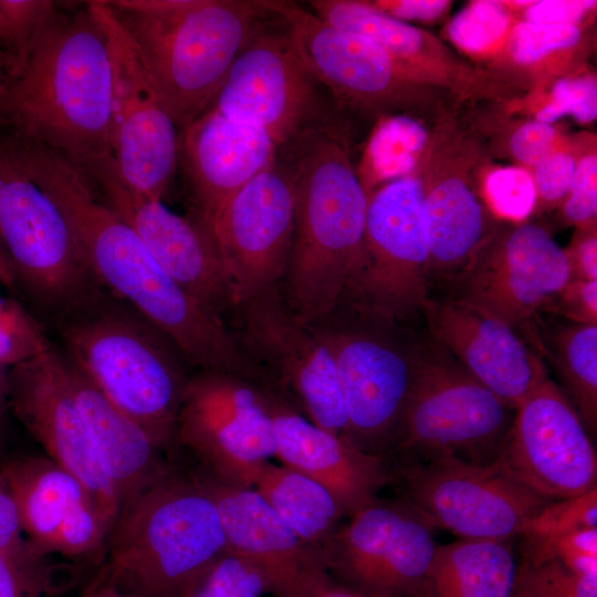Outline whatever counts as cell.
<instances>
[{
    "label": "cell",
    "mask_w": 597,
    "mask_h": 597,
    "mask_svg": "<svg viewBox=\"0 0 597 597\" xmlns=\"http://www.w3.org/2000/svg\"><path fill=\"white\" fill-rule=\"evenodd\" d=\"M226 552L213 501L191 471L172 468L122 507L92 583L132 597H188Z\"/></svg>",
    "instance_id": "cell-6"
},
{
    "label": "cell",
    "mask_w": 597,
    "mask_h": 597,
    "mask_svg": "<svg viewBox=\"0 0 597 597\" xmlns=\"http://www.w3.org/2000/svg\"><path fill=\"white\" fill-rule=\"evenodd\" d=\"M495 460L548 501L578 496L597 488L591 436L566 394L549 378L515 409Z\"/></svg>",
    "instance_id": "cell-17"
},
{
    "label": "cell",
    "mask_w": 597,
    "mask_h": 597,
    "mask_svg": "<svg viewBox=\"0 0 597 597\" xmlns=\"http://www.w3.org/2000/svg\"><path fill=\"white\" fill-rule=\"evenodd\" d=\"M234 318V338L265 387L316 426L345 436L346 415L329 349L292 312L280 285L243 302Z\"/></svg>",
    "instance_id": "cell-11"
},
{
    "label": "cell",
    "mask_w": 597,
    "mask_h": 597,
    "mask_svg": "<svg viewBox=\"0 0 597 597\" xmlns=\"http://www.w3.org/2000/svg\"><path fill=\"white\" fill-rule=\"evenodd\" d=\"M44 559L0 552V597H49L51 570Z\"/></svg>",
    "instance_id": "cell-45"
},
{
    "label": "cell",
    "mask_w": 597,
    "mask_h": 597,
    "mask_svg": "<svg viewBox=\"0 0 597 597\" xmlns=\"http://www.w3.org/2000/svg\"><path fill=\"white\" fill-rule=\"evenodd\" d=\"M56 10V2L51 0H0V55L10 64L13 77Z\"/></svg>",
    "instance_id": "cell-35"
},
{
    "label": "cell",
    "mask_w": 597,
    "mask_h": 597,
    "mask_svg": "<svg viewBox=\"0 0 597 597\" xmlns=\"http://www.w3.org/2000/svg\"><path fill=\"white\" fill-rule=\"evenodd\" d=\"M8 407L42 446L46 457L86 486L114 525L121 503L69 387L63 353L52 347L10 368Z\"/></svg>",
    "instance_id": "cell-21"
},
{
    "label": "cell",
    "mask_w": 597,
    "mask_h": 597,
    "mask_svg": "<svg viewBox=\"0 0 597 597\" xmlns=\"http://www.w3.org/2000/svg\"><path fill=\"white\" fill-rule=\"evenodd\" d=\"M324 22L371 40L416 70L428 46L427 35L371 3L350 0L310 1Z\"/></svg>",
    "instance_id": "cell-32"
},
{
    "label": "cell",
    "mask_w": 597,
    "mask_h": 597,
    "mask_svg": "<svg viewBox=\"0 0 597 597\" xmlns=\"http://www.w3.org/2000/svg\"><path fill=\"white\" fill-rule=\"evenodd\" d=\"M0 285H3L10 290H14V287L17 286L12 269L4 254V251L1 244H0Z\"/></svg>",
    "instance_id": "cell-56"
},
{
    "label": "cell",
    "mask_w": 597,
    "mask_h": 597,
    "mask_svg": "<svg viewBox=\"0 0 597 597\" xmlns=\"http://www.w3.org/2000/svg\"><path fill=\"white\" fill-rule=\"evenodd\" d=\"M484 198L494 216L522 222L533 212L537 192L532 174L521 167H502L488 174Z\"/></svg>",
    "instance_id": "cell-39"
},
{
    "label": "cell",
    "mask_w": 597,
    "mask_h": 597,
    "mask_svg": "<svg viewBox=\"0 0 597 597\" xmlns=\"http://www.w3.org/2000/svg\"><path fill=\"white\" fill-rule=\"evenodd\" d=\"M276 145L263 130L234 122L212 107L179 137L192 211L210 226L243 186L275 163Z\"/></svg>",
    "instance_id": "cell-27"
},
{
    "label": "cell",
    "mask_w": 597,
    "mask_h": 597,
    "mask_svg": "<svg viewBox=\"0 0 597 597\" xmlns=\"http://www.w3.org/2000/svg\"><path fill=\"white\" fill-rule=\"evenodd\" d=\"M63 356L69 387L97 458L123 507L165 476L172 467L137 423Z\"/></svg>",
    "instance_id": "cell-28"
},
{
    "label": "cell",
    "mask_w": 597,
    "mask_h": 597,
    "mask_svg": "<svg viewBox=\"0 0 597 597\" xmlns=\"http://www.w3.org/2000/svg\"><path fill=\"white\" fill-rule=\"evenodd\" d=\"M0 552L19 557L45 558L30 546L19 517L15 500L0 473Z\"/></svg>",
    "instance_id": "cell-49"
},
{
    "label": "cell",
    "mask_w": 597,
    "mask_h": 597,
    "mask_svg": "<svg viewBox=\"0 0 597 597\" xmlns=\"http://www.w3.org/2000/svg\"><path fill=\"white\" fill-rule=\"evenodd\" d=\"M213 501L227 551L258 567L274 597H303L329 575L323 549L303 542L253 489L191 471Z\"/></svg>",
    "instance_id": "cell-24"
},
{
    "label": "cell",
    "mask_w": 597,
    "mask_h": 597,
    "mask_svg": "<svg viewBox=\"0 0 597 597\" xmlns=\"http://www.w3.org/2000/svg\"><path fill=\"white\" fill-rule=\"evenodd\" d=\"M98 198L137 234L160 268L224 320L233 296L212 229L191 212L179 216L118 176L113 158L86 175Z\"/></svg>",
    "instance_id": "cell-18"
},
{
    "label": "cell",
    "mask_w": 597,
    "mask_h": 597,
    "mask_svg": "<svg viewBox=\"0 0 597 597\" xmlns=\"http://www.w3.org/2000/svg\"><path fill=\"white\" fill-rule=\"evenodd\" d=\"M180 130L212 104L269 14L263 0H106Z\"/></svg>",
    "instance_id": "cell-5"
},
{
    "label": "cell",
    "mask_w": 597,
    "mask_h": 597,
    "mask_svg": "<svg viewBox=\"0 0 597 597\" xmlns=\"http://www.w3.org/2000/svg\"><path fill=\"white\" fill-rule=\"evenodd\" d=\"M597 213V156L583 157L576 164L574 177L563 202V218L575 226H587Z\"/></svg>",
    "instance_id": "cell-46"
},
{
    "label": "cell",
    "mask_w": 597,
    "mask_h": 597,
    "mask_svg": "<svg viewBox=\"0 0 597 597\" xmlns=\"http://www.w3.org/2000/svg\"><path fill=\"white\" fill-rule=\"evenodd\" d=\"M294 212L292 176L275 160L233 195L212 221L235 310L280 283L291 249Z\"/></svg>",
    "instance_id": "cell-19"
},
{
    "label": "cell",
    "mask_w": 597,
    "mask_h": 597,
    "mask_svg": "<svg viewBox=\"0 0 597 597\" xmlns=\"http://www.w3.org/2000/svg\"><path fill=\"white\" fill-rule=\"evenodd\" d=\"M570 280H597V237L593 223L580 227L570 245L564 250Z\"/></svg>",
    "instance_id": "cell-52"
},
{
    "label": "cell",
    "mask_w": 597,
    "mask_h": 597,
    "mask_svg": "<svg viewBox=\"0 0 597 597\" xmlns=\"http://www.w3.org/2000/svg\"><path fill=\"white\" fill-rule=\"evenodd\" d=\"M515 584L533 597H597V575H583L558 561L517 565Z\"/></svg>",
    "instance_id": "cell-42"
},
{
    "label": "cell",
    "mask_w": 597,
    "mask_h": 597,
    "mask_svg": "<svg viewBox=\"0 0 597 597\" xmlns=\"http://www.w3.org/2000/svg\"><path fill=\"white\" fill-rule=\"evenodd\" d=\"M421 312L434 344L512 409L548 378L540 352L504 322L451 298L428 297Z\"/></svg>",
    "instance_id": "cell-25"
},
{
    "label": "cell",
    "mask_w": 597,
    "mask_h": 597,
    "mask_svg": "<svg viewBox=\"0 0 597 597\" xmlns=\"http://www.w3.org/2000/svg\"><path fill=\"white\" fill-rule=\"evenodd\" d=\"M0 56H1V55H0ZM1 57H3V56H1ZM3 59H4V57H3ZM4 60H6V59H4ZM6 61H7V60H6Z\"/></svg>",
    "instance_id": "cell-60"
},
{
    "label": "cell",
    "mask_w": 597,
    "mask_h": 597,
    "mask_svg": "<svg viewBox=\"0 0 597 597\" xmlns=\"http://www.w3.org/2000/svg\"><path fill=\"white\" fill-rule=\"evenodd\" d=\"M102 27L112 67L111 150L121 179L163 200L179 159L177 126L130 35L106 0L86 1Z\"/></svg>",
    "instance_id": "cell-13"
},
{
    "label": "cell",
    "mask_w": 597,
    "mask_h": 597,
    "mask_svg": "<svg viewBox=\"0 0 597 597\" xmlns=\"http://www.w3.org/2000/svg\"><path fill=\"white\" fill-rule=\"evenodd\" d=\"M510 597H533L527 591H525L523 588L514 584L513 591Z\"/></svg>",
    "instance_id": "cell-59"
},
{
    "label": "cell",
    "mask_w": 597,
    "mask_h": 597,
    "mask_svg": "<svg viewBox=\"0 0 597 597\" xmlns=\"http://www.w3.org/2000/svg\"><path fill=\"white\" fill-rule=\"evenodd\" d=\"M402 500L433 527L460 538L512 541L551 501L514 479L496 461L438 458L404 468Z\"/></svg>",
    "instance_id": "cell-15"
},
{
    "label": "cell",
    "mask_w": 597,
    "mask_h": 597,
    "mask_svg": "<svg viewBox=\"0 0 597 597\" xmlns=\"http://www.w3.org/2000/svg\"><path fill=\"white\" fill-rule=\"evenodd\" d=\"M551 358L590 436L597 428V324L572 323L553 334Z\"/></svg>",
    "instance_id": "cell-33"
},
{
    "label": "cell",
    "mask_w": 597,
    "mask_h": 597,
    "mask_svg": "<svg viewBox=\"0 0 597 597\" xmlns=\"http://www.w3.org/2000/svg\"><path fill=\"white\" fill-rule=\"evenodd\" d=\"M269 593L263 573L247 559L226 552L188 597H261Z\"/></svg>",
    "instance_id": "cell-38"
},
{
    "label": "cell",
    "mask_w": 597,
    "mask_h": 597,
    "mask_svg": "<svg viewBox=\"0 0 597 597\" xmlns=\"http://www.w3.org/2000/svg\"><path fill=\"white\" fill-rule=\"evenodd\" d=\"M387 14L401 20L430 21L442 15L449 7L444 0L377 1L373 4Z\"/></svg>",
    "instance_id": "cell-53"
},
{
    "label": "cell",
    "mask_w": 597,
    "mask_h": 597,
    "mask_svg": "<svg viewBox=\"0 0 597 597\" xmlns=\"http://www.w3.org/2000/svg\"><path fill=\"white\" fill-rule=\"evenodd\" d=\"M423 193L408 176L368 195L363 249L339 304L398 324L421 312L430 287Z\"/></svg>",
    "instance_id": "cell-10"
},
{
    "label": "cell",
    "mask_w": 597,
    "mask_h": 597,
    "mask_svg": "<svg viewBox=\"0 0 597 597\" xmlns=\"http://www.w3.org/2000/svg\"><path fill=\"white\" fill-rule=\"evenodd\" d=\"M0 473L39 556L104 559L113 525L76 476L49 457L32 454L3 459Z\"/></svg>",
    "instance_id": "cell-22"
},
{
    "label": "cell",
    "mask_w": 597,
    "mask_h": 597,
    "mask_svg": "<svg viewBox=\"0 0 597 597\" xmlns=\"http://www.w3.org/2000/svg\"><path fill=\"white\" fill-rule=\"evenodd\" d=\"M549 311L578 324H597V280H570Z\"/></svg>",
    "instance_id": "cell-48"
},
{
    "label": "cell",
    "mask_w": 597,
    "mask_h": 597,
    "mask_svg": "<svg viewBox=\"0 0 597 597\" xmlns=\"http://www.w3.org/2000/svg\"><path fill=\"white\" fill-rule=\"evenodd\" d=\"M8 374L9 368L0 364V426L8 406Z\"/></svg>",
    "instance_id": "cell-57"
},
{
    "label": "cell",
    "mask_w": 597,
    "mask_h": 597,
    "mask_svg": "<svg viewBox=\"0 0 597 597\" xmlns=\"http://www.w3.org/2000/svg\"><path fill=\"white\" fill-rule=\"evenodd\" d=\"M523 547V562L530 565L558 561L575 573L597 575V527L524 542Z\"/></svg>",
    "instance_id": "cell-41"
},
{
    "label": "cell",
    "mask_w": 597,
    "mask_h": 597,
    "mask_svg": "<svg viewBox=\"0 0 597 597\" xmlns=\"http://www.w3.org/2000/svg\"><path fill=\"white\" fill-rule=\"evenodd\" d=\"M423 189L421 220L430 284L433 280L454 282L495 229L460 176H446Z\"/></svg>",
    "instance_id": "cell-29"
},
{
    "label": "cell",
    "mask_w": 597,
    "mask_h": 597,
    "mask_svg": "<svg viewBox=\"0 0 597 597\" xmlns=\"http://www.w3.org/2000/svg\"><path fill=\"white\" fill-rule=\"evenodd\" d=\"M176 439L217 478L252 488L275 453L270 390L230 373L197 371L184 391Z\"/></svg>",
    "instance_id": "cell-12"
},
{
    "label": "cell",
    "mask_w": 597,
    "mask_h": 597,
    "mask_svg": "<svg viewBox=\"0 0 597 597\" xmlns=\"http://www.w3.org/2000/svg\"><path fill=\"white\" fill-rule=\"evenodd\" d=\"M286 145L295 212L279 285L292 312L313 323L342 302L363 249L368 195L337 126L320 119Z\"/></svg>",
    "instance_id": "cell-3"
},
{
    "label": "cell",
    "mask_w": 597,
    "mask_h": 597,
    "mask_svg": "<svg viewBox=\"0 0 597 597\" xmlns=\"http://www.w3.org/2000/svg\"><path fill=\"white\" fill-rule=\"evenodd\" d=\"M596 6L591 0L533 1L525 10L528 22L546 24H576Z\"/></svg>",
    "instance_id": "cell-51"
},
{
    "label": "cell",
    "mask_w": 597,
    "mask_h": 597,
    "mask_svg": "<svg viewBox=\"0 0 597 597\" xmlns=\"http://www.w3.org/2000/svg\"><path fill=\"white\" fill-rule=\"evenodd\" d=\"M9 142L32 180L63 213L78 253L100 286L166 334L189 365L263 383L226 321L160 268L81 170L35 140L11 134Z\"/></svg>",
    "instance_id": "cell-1"
},
{
    "label": "cell",
    "mask_w": 597,
    "mask_h": 597,
    "mask_svg": "<svg viewBox=\"0 0 597 597\" xmlns=\"http://www.w3.org/2000/svg\"><path fill=\"white\" fill-rule=\"evenodd\" d=\"M597 527V488L578 496L551 501L527 520L519 536L535 542Z\"/></svg>",
    "instance_id": "cell-37"
},
{
    "label": "cell",
    "mask_w": 597,
    "mask_h": 597,
    "mask_svg": "<svg viewBox=\"0 0 597 597\" xmlns=\"http://www.w3.org/2000/svg\"><path fill=\"white\" fill-rule=\"evenodd\" d=\"M0 244L15 283L53 316L102 287L84 264L63 213L25 171L7 134L0 136Z\"/></svg>",
    "instance_id": "cell-8"
},
{
    "label": "cell",
    "mask_w": 597,
    "mask_h": 597,
    "mask_svg": "<svg viewBox=\"0 0 597 597\" xmlns=\"http://www.w3.org/2000/svg\"><path fill=\"white\" fill-rule=\"evenodd\" d=\"M280 17L311 76L344 101L360 106L397 104L417 72L356 33L335 28L292 1L263 0Z\"/></svg>",
    "instance_id": "cell-23"
},
{
    "label": "cell",
    "mask_w": 597,
    "mask_h": 597,
    "mask_svg": "<svg viewBox=\"0 0 597 597\" xmlns=\"http://www.w3.org/2000/svg\"><path fill=\"white\" fill-rule=\"evenodd\" d=\"M565 115L584 124L596 119L597 84L593 76L557 81L549 102L540 109L536 119L552 124Z\"/></svg>",
    "instance_id": "cell-44"
},
{
    "label": "cell",
    "mask_w": 597,
    "mask_h": 597,
    "mask_svg": "<svg viewBox=\"0 0 597 597\" xmlns=\"http://www.w3.org/2000/svg\"><path fill=\"white\" fill-rule=\"evenodd\" d=\"M516 570L511 541L459 538L438 545L425 597H510Z\"/></svg>",
    "instance_id": "cell-30"
},
{
    "label": "cell",
    "mask_w": 597,
    "mask_h": 597,
    "mask_svg": "<svg viewBox=\"0 0 597 597\" xmlns=\"http://www.w3.org/2000/svg\"><path fill=\"white\" fill-rule=\"evenodd\" d=\"M514 411L437 344L420 346L397 448L422 462L446 457L492 462Z\"/></svg>",
    "instance_id": "cell-9"
},
{
    "label": "cell",
    "mask_w": 597,
    "mask_h": 597,
    "mask_svg": "<svg viewBox=\"0 0 597 597\" xmlns=\"http://www.w3.org/2000/svg\"><path fill=\"white\" fill-rule=\"evenodd\" d=\"M13 77V72L9 63L0 56V98L4 94L10 81Z\"/></svg>",
    "instance_id": "cell-58"
},
{
    "label": "cell",
    "mask_w": 597,
    "mask_h": 597,
    "mask_svg": "<svg viewBox=\"0 0 597 597\" xmlns=\"http://www.w3.org/2000/svg\"><path fill=\"white\" fill-rule=\"evenodd\" d=\"M427 137L425 126L411 117L395 116L384 121L367 148L371 182L411 176Z\"/></svg>",
    "instance_id": "cell-34"
},
{
    "label": "cell",
    "mask_w": 597,
    "mask_h": 597,
    "mask_svg": "<svg viewBox=\"0 0 597 597\" xmlns=\"http://www.w3.org/2000/svg\"><path fill=\"white\" fill-rule=\"evenodd\" d=\"M555 136L552 124L538 119L526 122L511 137L512 154L519 161L535 166L552 151Z\"/></svg>",
    "instance_id": "cell-50"
},
{
    "label": "cell",
    "mask_w": 597,
    "mask_h": 597,
    "mask_svg": "<svg viewBox=\"0 0 597 597\" xmlns=\"http://www.w3.org/2000/svg\"><path fill=\"white\" fill-rule=\"evenodd\" d=\"M252 488L306 544L322 548L345 514L332 493L286 465L264 462Z\"/></svg>",
    "instance_id": "cell-31"
},
{
    "label": "cell",
    "mask_w": 597,
    "mask_h": 597,
    "mask_svg": "<svg viewBox=\"0 0 597 597\" xmlns=\"http://www.w3.org/2000/svg\"><path fill=\"white\" fill-rule=\"evenodd\" d=\"M304 597H367L327 576L312 587Z\"/></svg>",
    "instance_id": "cell-54"
},
{
    "label": "cell",
    "mask_w": 597,
    "mask_h": 597,
    "mask_svg": "<svg viewBox=\"0 0 597 597\" xmlns=\"http://www.w3.org/2000/svg\"><path fill=\"white\" fill-rule=\"evenodd\" d=\"M580 38L576 24H546L523 21L515 24L507 41V49L516 62L534 64L548 54L572 48Z\"/></svg>",
    "instance_id": "cell-43"
},
{
    "label": "cell",
    "mask_w": 597,
    "mask_h": 597,
    "mask_svg": "<svg viewBox=\"0 0 597 597\" xmlns=\"http://www.w3.org/2000/svg\"><path fill=\"white\" fill-rule=\"evenodd\" d=\"M314 81L287 31L258 30L233 60L210 107L265 132L276 147L285 146L320 121Z\"/></svg>",
    "instance_id": "cell-20"
},
{
    "label": "cell",
    "mask_w": 597,
    "mask_h": 597,
    "mask_svg": "<svg viewBox=\"0 0 597 597\" xmlns=\"http://www.w3.org/2000/svg\"><path fill=\"white\" fill-rule=\"evenodd\" d=\"M77 597H132L112 586L91 583L88 587Z\"/></svg>",
    "instance_id": "cell-55"
},
{
    "label": "cell",
    "mask_w": 597,
    "mask_h": 597,
    "mask_svg": "<svg viewBox=\"0 0 597 597\" xmlns=\"http://www.w3.org/2000/svg\"><path fill=\"white\" fill-rule=\"evenodd\" d=\"M576 161L566 151L548 153L540 163L534 166V184L537 198L544 202L555 203L561 201L568 193Z\"/></svg>",
    "instance_id": "cell-47"
},
{
    "label": "cell",
    "mask_w": 597,
    "mask_h": 597,
    "mask_svg": "<svg viewBox=\"0 0 597 597\" xmlns=\"http://www.w3.org/2000/svg\"><path fill=\"white\" fill-rule=\"evenodd\" d=\"M433 528L402 499H376L324 544L327 570L367 597H425L438 547Z\"/></svg>",
    "instance_id": "cell-16"
},
{
    "label": "cell",
    "mask_w": 597,
    "mask_h": 597,
    "mask_svg": "<svg viewBox=\"0 0 597 597\" xmlns=\"http://www.w3.org/2000/svg\"><path fill=\"white\" fill-rule=\"evenodd\" d=\"M270 394L274 457L283 465L327 489L345 516L378 499V492L395 476L384 455L365 451L346 437L316 426L275 392Z\"/></svg>",
    "instance_id": "cell-26"
},
{
    "label": "cell",
    "mask_w": 597,
    "mask_h": 597,
    "mask_svg": "<svg viewBox=\"0 0 597 597\" xmlns=\"http://www.w3.org/2000/svg\"><path fill=\"white\" fill-rule=\"evenodd\" d=\"M112 67L105 33L86 1L46 21L0 98V123L84 175L112 159Z\"/></svg>",
    "instance_id": "cell-2"
},
{
    "label": "cell",
    "mask_w": 597,
    "mask_h": 597,
    "mask_svg": "<svg viewBox=\"0 0 597 597\" xmlns=\"http://www.w3.org/2000/svg\"><path fill=\"white\" fill-rule=\"evenodd\" d=\"M52 347L41 323L15 298L0 294V364L10 369Z\"/></svg>",
    "instance_id": "cell-36"
},
{
    "label": "cell",
    "mask_w": 597,
    "mask_h": 597,
    "mask_svg": "<svg viewBox=\"0 0 597 597\" xmlns=\"http://www.w3.org/2000/svg\"><path fill=\"white\" fill-rule=\"evenodd\" d=\"M307 324L335 364L347 421L344 437L384 455L399 439L420 345L406 338L398 323L365 316L342 304Z\"/></svg>",
    "instance_id": "cell-7"
},
{
    "label": "cell",
    "mask_w": 597,
    "mask_h": 597,
    "mask_svg": "<svg viewBox=\"0 0 597 597\" xmlns=\"http://www.w3.org/2000/svg\"><path fill=\"white\" fill-rule=\"evenodd\" d=\"M568 282L564 249L543 227L521 223L486 238L453 282L451 300L504 322L543 353L535 320Z\"/></svg>",
    "instance_id": "cell-14"
},
{
    "label": "cell",
    "mask_w": 597,
    "mask_h": 597,
    "mask_svg": "<svg viewBox=\"0 0 597 597\" xmlns=\"http://www.w3.org/2000/svg\"><path fill=\"white\" fill-rule=\"evenodd\" d=\"M510 18L504 6L496 1H475L448 24L451 41L468 52H483L504 35Z\"/></svg>",
    "instance_id": "cell-40"
},
{
    "label": "cell",
    "mask_w": 597,
    "mask_h": 597,
    "mask_svg": "<svg viewBox=\"0 0 597 597\" xmlns=\"http://www.w3.org/2000/svg\"><path fill=\"white\" fill-rule=\"evenodd\" d=\"M54 320L64 355L160 451L171 453L189 378L172 341L103 287Z\"/></svg>",
    "instance_id": "cell-4"
}]
</instances>
